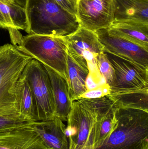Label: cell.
<instances>
[{"mask_svg": "<svg viewBox=\"0 0 148 149\" xmlns=\"http://www.w3.org/2000/svg\"><path fill=\"white\" fill-rule=\"evenodd\" d=\"M17 3L23 8H24L27 0H14Z\"/></svg>", "mask_w": 148, "mask_h": 149, "instance_id": "83f0119b", "label": "cell"}, {"mask_svg": "<svg viewBox=\"0 0 148 149\" xmlns=\"http://www.w3.org/2000/svg\"><path fill=\"white\" fill-rule=\"evenodd\" d=\"M97 65L100 74L109 87L114 80L115 75L114 68L104 51L97 57Z\"/></svg>", "mask_w": 148, "mask_h": 149, "instance_id": "44dd1931", "label": "cell"}, {"mask_svg": "<svg viewBox=\"0 0 148 149\" xmlns=\"http://www.w3.org/2000/svg\"><path fill=\"white\" fill-rule=\"evenodd\" d=\"M0 28L8 31L26 30L27 19L24 8L18 4L9 5L0 1Z\"/></svg>", "mask_w": 148, "mask_h": 149, "instance_id": "d6986e66", "label": "cell"}, {"mask_svg": "<svg viewBox=\"0 0 148 149\" xmlns=\"http://www.w3.org/2000/svg\"><path fill=\"white\" fill-rule=\"evenodd\" d=\"M67 70L70 97L73 101L87 91L86 81L89 70L86 59L68 45L67 49Z\"/></svg>", "mask_w": 148, "mask_h": 149, "instance_id": "7c38bea8", "label": "cell"}, {"mask_svg": "<svg viewBox=\"0 0 148 149\" xmlns=\"http://www.w3.org/2000/svg\"><path fill=\"white\" fill-rule=\"evenodd\" d=\"M65 10L76 16L77 0H54Z\"/></svg>", "mask_w": 148, "mask_h": 149, "instance_id": "d4e9b609", "label": "cell"}, {"mask_svg": "<svg viewBox=\"0 0 148 149\" xmlns=\"http://www.w3.org/2000/svg\"><path fill=\"white\" fill-rule=\"evenodd\" d=\"M65 38L68 46L86 59L89 72L100 73L97 57L104 52V48L95 32L80 27L75 32Z\"/></svg>", "mask_w": 148, "mask_h": 149, "instance_id": "30bf717a", "label": "cell"}, {"mask_svg": "<svg viewBox=\"0 0 148 149\" xmlns=\"http://www.w3.org/2000/svg\"><path fill=\"white\" fill-rule=\"evenodd\" d=\"M95 124L91 130L88 140L84 149H94V139Z\"/></svg>", "mask_w": 148, "mask_h": 149, "instance_id": "484cf974", "label": "cell"}, {"mask_svg": "<svg viewBox=\"0 0 148 149\" xmlns=\"http://www.w3.org/2000/svg\"><path fill=\"white\" fill-rule=\"evenodd\" d=\"M30 85L35 100L36 120L44 121L55 116V109L49 76L44 65L32 59L22 72Z\"/></svg>", "mask_w": 148, "mask_h": 149, "instance_id": "5b68a950", "label": "cell"}, {"mask_svg": "<svg viewBox=\"0 0 148 149\" xmlns=\"http://www.w3.org/2000/svg\"><path fill=\"white\" fill-rule=\"evenodd\" d=\"M13 89L20 115L28 121L37 122L36 104L33 91L22 73L18 78Z\"/></svg>", "mask_w": 148, "mask_h": 149, "instance_id": "2e32d148", "label": "cell"}, {"mask_svg": "<svg viewBox=\"0 0 148 149\" xmlns=\"http://www.w3.org/2000/svg\"><path fill=\"white\" fill-rule=\"evenodd\" d=\"M43 65L47 72L51 83L55 116L61 119L63 121H67L73 104L67 81L65 78L50 67Z\"/></svg>", "mask_w": 148, "mask_h": 149, "instance_id": "5bb4252c", "label": "cell"}, {"mask_svg": "<svg viewBox=\"0 0 148 149\" xmlns=\"http://www.w3.org/2000/svg\"><path fill=\"white\" fill-rule=\"evenodd\" d=\"M24 8L28 35L67 37L81 27L76 16L54 0H27Z\"/></svg>", "mask_w": 148, "mask_h": 149, "instance_id": "6da1fadb", "label": "cell"}, {"mask_svg": "<svg viewBox=\"0 0 148 149\" xmlns=\"http://www.w3.org/2000/svg\"><path fill=\"white\" fill-rule=\"evenodd\" d=\"M116 109L114 104H108L97 109L95 123L94 149L100 147L109 137L115 128Z\"/></svg>", "mask_w": 148, "mask_h": 149, "instance_id": "ac0fdd59", "label": "cell"}, {"mask_svg": "<svg viewBox=\"0 0 148 149\" xmlns=\"http://www.w3.org/2000/svg\"><path fill=\"white\" fill-rule=\"evenodd\" d=\"M104 52L114 68L115 75L109 87L110 94L148 89V69L116 55Z\"/></svg>", "mask_w": 148, "mask_h": 149, "instance_id": "52a82bcc", "label": "cell"}, {"mask_svg": "<svg viewBox=\"0 0 148 149\" xmlns=\"http://www.w3.org/2000/svg\"><path fill=\"white\" fill-rule=\"evenodd\" d=\"M117 123L108 139L94 149H148V112L116 109Z\"/></svg>", "mask_w": 148, "mask_h": 149, "instance_id": "7a4b0ae2", "label": "cell"}, {"mask_svg": "<svg viewBox=\"0 0 148 149\" xmlns=\"http://www.w3.org/2000/svg\"><path fill=\"white\" fill-rule=\"evenodd\" d=\"M67 46L65 37L37 35L24 36L17 45L20 50L50 67L67 81Z\"/></svg>", "mask_w": 148, "mask_h": 149, "instance_id": "277c9868", "label": "cell"}, {"mask_svg": "<svg viewBox=\"0 0 148 149\" xmlns=\"http://www.w3.org/2000/svg\"><path fill=\"white\" fill-rule=\"evenodd\" d=\"M109 94L110 91L109 86L107 84H105L96 89L86 91L79 98L87 99H97L107 96Z\"/></svg>", "mask_w": 148, "mask_h": 149, "instance_id": "cb8c5ba5", "label": "cell"}, {"mask_svg": "<svg viewBox=\"0 0 148 149\" xmlns=\"http://www.w3.org/2000/svg\"><path fill=\"white\" fill-rule=\"evenodd\" d=\"M114 15V0H77L76 17L80 26L88 30L108 29Z\"/></svg>", "mask_w": 148, "mask_h": 149, "instance_id": "ba28073f", "label": "cell"}, {"mask_svg": "<svg viewBox=\"0 0 148 149\" xmlns=\"http://www.w3.org/2000/svg\"><path fill=\"white\" fill-rule=\"evenodd\" d=\"M107 96L117 108L133 109L148 112V89L110 94Z\"/></svg>", "mask_w": 148, "mask_h": 149, "instance_id": "ffe728a7", "label": "cell"}, {"mask_svg": "<svg viewBox=\"0 0 148 149\" xmlns=\"http://www.w3.org/2000/svg\"><path fill=\"white\" fill-rule=\"evenodd\" d=\"M105 84H107L100 73L89 72L86 81L87 91L96 89Z\"/></svg>", "mask_w": 148, "mask_h": 149, "instance_id": "603a6c76", "label": "cell"}, {"mask_svg": "<svg viewBox=\"0 0 148 149\" xmlns=\"http://www.w3.org/2000/svg\"><path fill=\"white\" fill-rule=\"evenodd\" d=\"M31 127L49 149H68L66 126L58 117L35 122Z\"/></svg>", "mask_w": 148, "mask_h": 149, "instance_id": "4fadbf2b", "label": "cell"}, {"mask_svg": "<svg viewBox=\"0 0 148 149\" xmlns=\"http://www.w3.org/2000/svg\"><path fill=\"white\" fill-rule=\"evenodd\" d=\"M32 59L17 45L6 44L0 46V115L20 114L13 88Z\"/></svg>", "mask_w": 148, "mask_h": 149, "instance_id": "3957f363", "label": "cell"}, {"mask_svg": "<svg viewBox=\"0 0 148 149\" xmlns=\"http://www.w3.org/2000/svg\"><path fill=\"white\" fill-rule=\"evenodd\" d=\"M108 29L112 33L148 49V23L139 22L113 23Z\"/></svg>", "mask_w": 148, "mask_h": 149, "instance_id": "e0dca14e", "label": "cell"}, {"mask_svg": "<svg viewBox=\"0 0 148 149\" xmlns=\"http://www.w3.org/2000/svg\"><path fill=\"white\" fill-rule=\"evenodd\" d=\"M34 123L25 120L20 114L0 115V131L31 125Z\"/></svg>", "mask_w": 148, "mask_h": 149, "instance_id": "7402d4cb", "label": "cell"}, {"mask_svg": "<svg viewBox=\"0 0 148 149\" xmlns=\"http://www.w3.org/2000/svg\"><path fill=\"white\" fill-rule=\"evenodd\" d=\"M97 111L89 99L79 98L73 101L66 127L69 138L68 149H84L96 121Z\"/></svg>", "mask_w": 148, "mask_h": 149, "instance_id": "8992f818", "label": "cell"}, {"mask_svg": "<svg viewBox=\"0 0 148 149\" xmlns=\"http://www.w3.org/2000/svg\"><path fill=\"white\" fill-rule=\"evenodd\" d=\"M34 123L0 131V149H49L32 129Z\"/></svg>", "mask_w": 148, "mask_h": 149, "instance_id": "8fae6325", "label": "cell"}, {"mask_svg": "<svg viewBox=\"0 0 148 149\" xmlns=\"http://www.w3.org/2000/svg\"><path fill=\"white\" fill-rule=\"evenodd\" d=\"M114 22H139L148 23V0H114Z\"/></svg>", "mask_w": 148, "mask_h": 149, "instance_id": "9a60e30c", "label": "cell"}, {"mask_svg": "<svg viewBox=\"0 0 148 149\" xmlns=\"http://www.w3.org/2000/svg\"><path fill=\"white\" fill-rule=\"evenodd\" d=\"M95 33L104 52L148 69V49L112 33L108 29L99 30Z\"/></svg>", "mask_w": 148, "mask_h": 149, "instance_id": "9c48e42d", "label": "cell"}, {"mask_svg": "<svg viewBox=\"0 0 148 149\" xmlns=\"http://www.w3.org/2000/svg\"><path fill=\"white\" fill-rule=\"evenodd\" d=\"M1 1L9 5H15L18 4L14 0H0Z\"/></svg>", "mask_w": 148, "mask_h": 149, "instance_id": "4316f807", "label": "cell"}]
</instances>
